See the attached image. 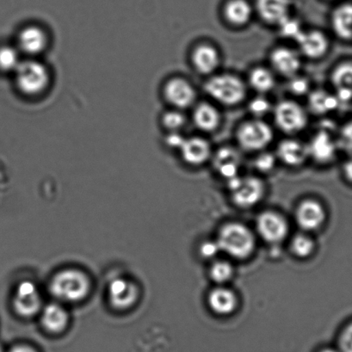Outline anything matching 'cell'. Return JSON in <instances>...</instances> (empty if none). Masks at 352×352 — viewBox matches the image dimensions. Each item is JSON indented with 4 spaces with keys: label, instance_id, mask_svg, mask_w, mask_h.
<instances>
[{
    "label": "cell",
    "instance_id": "obj_1",
    "mask_svg": "<svg viewBox=\"0 0 352 352\" xmlns=\"http://www.w3.org/2000/svg\"><path fill=\"white\" fill-rule=\"evenodd\" d=\"M13 74L20 94L28 98L40 97L51 84L49 68L36 58L23 60Z\"/></svg>",
    "mask_w": 352,
    "mask_h": 352
},
{
    "label": "cell",
    "instance_id": "obj_2",
    "mask_svg": "<svg viewBox=\"0 0 352 352\" xmlns=\"http://www.w3.org/2000/svg\"><path fill=\"white\" fill-rule=\"evenodd\" d=\"M217 241L221 251L236 259L251 257L256 247L254 232L239 222H230L219 231Z\"/></svg>",
    "mask_w": 352,
    "mask_h": 352
},
{
    "label": "cell",
    "instance_id": "obj_3",
    "mask_svg": "<svg viewBox=\"0 0 352 352\" xmlns=\"http://www.w3.org/2000/svg\"><path fill=\"white\" fill-rule=\"evenodd\" d=\"M87 276L77 270L70 269L57 273L51 280L50 292L58 300L76 302L83 300L90 292Z\"/></svg>",
    "mask_w": 352,
    "mask_h": 352
},
{
    "label": "cell",
    "instance_id": "obj_4",
    "mask_svg": "<svg viewBox=\"0 0 352 352\" xmlns=\"http://www.w3.org/2000/svg\"><path fill=\"white\" fill-rule=\"evenodd\" d=\"M204 89L214 100L227 106L240 104L247 96L244 82L231 74L214 75L206 82Z\"/></svg>",
    "mask_w": 352,
    "mask_h": 352
},
{
    "label": "cell",
    "instance_id": "obj_5",
    "mask_svg": "<svg viewBox=\"0 0 352 352\" xmlns=\"http://www.w3.org/2000/svg\"><path fill=\"white\" fill-rule=\"evenodd\" d=\"M228 187L234 204L239 208H251L265 196L264 182L256 177L236 176L228 180Z\"/></svg>",
    "mask_w": 352,
    "mask_h": 352
},
{
    "label": "cell",
    "instance_id": "obj_6",
    "mask_svg": "<svg viewBox=\"0 0 352 352\" xmlns=\"http://www.w3.org/2000/svg\"><path fill=\"white\" fill-rule=\"evenodd\" d=\"M237 141L244 150L249 152L262 151L271 144L274 133L271 126L256 118L240 126L237 131Z\"/></svg>",
    "mask_w": 352,
    "mask_h": 352
},
{
    "label": "cell",
    "instance_id": "obj_7",
    "mask_svg": "<svg viewBox=\"0 0 352 352\" xmlns=\"http://www.w3.org/2000/svg\"><path fill=\"white\" fill-rule=\"evenodd\" d=\"M276 126L287 134H296L303 131L307 124L305 109L298 102L283 100L278 102L274 109Z\"/></svg>",
    "mask_w": 352,
    "mask_h": 352
},
{
    "label": "cell",
    "instance_id": "obj_8",
    "mask_svg": "<svg viewBox=\"0 0 352 352\" xmlns=\"http://www.w3.org/2000/svg\"><path fill=\"white\" fill-rule=\"evenodd\" d=\"M256 227L259 236L270 244L281 243L289 232L286 219L274 211H265L259 214Z\"/></svg>",
    "mask_w": 352,
    "mask_h": 352
},
{
    "label": "cell",
    "instance_id": "obj_9",
    "mask_svg": "<svg viewBox=\"0 0 352 352\" xmlns=\"http://www.w3.org/2000/svg\"><path fill=\"white\" fill-rule=\"evenodd\" d=\"M49 44L46 30L39 25H30L20 30L16 46L23 56L36 58L45 52Z\"/></svg>",
    "mask_w": 352,
    "mask_h": 352
},
{
    "label": "cell",
    "instance_id": "obj_10",
    "mask_svg": "<svg viewBox=\"0 0 352 352\" xmlns=\"http://www.w3.org/2000/svg\"><path fill=\"white\" fill-rule=\"evenodd\" d=\"M167 102L177 109H186L196 100V91L189 81L173 78L166 82L163 90Z\"/></svg>",
    "mask_w": 352,
    "mask_h": 352
},
{
    "label": "cell",
    "instance_id": "obj_11",
    "mask_svg": "<svg viewBox=\"0 0 352 352\" xmlns=\"http://www.w3.org/2000/svg\"><path fill=\"white\" fill-rule=\"evenodd\" d=\"M41 306L42 300L36 285L29 281L19 283L13 300L16 313L22 317H32L39 312Z\"/></svg>",
    "mask_w": 352,
    "mask_h": 352
},
{
    "label": "cell",
    "instance_id": "obj_12",
    "mask_svg": "<svg viewBox=\"0 0 352 352\" xmlns=\"http://www.w3.org/2000/svg\"><path fill=\"white\" fill-rule=\"evenodd\" d=\"M326 210L323 205L316 200H304L296 208V223L306 232L320 229L326 221Z\"/></svg>",
    "mask_w": 352,
    "mask_h": 352
},
{
    "label": "cell",
    "instance_id": "obj_13",
    "mask_svg": "<svg viewBox=\"0 0 352 352\" xmlns=\"http://www.w3.org/2000/svg\"><path fill=\"white\" fill-rule=\"evenodd\" d=\"M138 299V289L134 283L124 278H116L109 283V300L116 309L124 310L134 305Z\"/></svg>",
    "mask_w": 352,
    "mask_h": 352
},
{
    "label": "cell",
    "instance_id": "obj_14",
    "mask_svg": "<svg viewBox=\"0 0 352 352\" xmlns=\"http://www.w3.org/2000/svg\"><path fill=\"white\" fill-rule=\"evenodd\" d=\"M309 155L314 162L327 164L333 162L336 157L338 144L329 132L322 129L317 132L307 144Z\"/></svg>",
    "mask_w": 352,
    "mask_h": 352
},
{
    "label": "cell",
    "instance_id": "obj_15",
    "mask_svg": "<svg viewBox=\"0 0 352 352\" xmlns=\"http://www.w3.org/2000/svg\"><path fill=\"white\" fill-rule=\"evenodd\" d=\"M270 60L276 73L289 78L298 74L302 67L299 54L289 47H276L272 51Z\"/></svg>",
    "mask_w": 352,
    "mask_h": 352
},
{
    "label": "cell",
    "instance_id": "obj_16",
    "mask_svg": "<svg viewBox=\"0 0 352 352\" xmlns=\"http://www.w3.org/2000/svg\"><path fill=\"white\" fill-rule=\"evenodd\" d=\"M295 41L298 44L300 52L309 59H320L329 49V41L319 30L302 32Z\"/></svg>",
    "mask_w": 352,
    "mask_h": 352
},
{
    "label": "cell",
    "instance_id": "obj_17",
    "mask_svg": "<svg viewBox=\"0 0 352 352\" xmlns=\"http://www.w3.org/2000/svg\"><path fill=\"white\" fill-rule=\"evenodd\" d=\"M241 163L240 152L230 146H224L214 153L213 159L214 169L227 180L239 175Z\"/></svg>",
    "mask_w": 352,
    "mask_h": 352
},
{
    "label": "cell",
    "instance_id": "obj_18",
    "mask_svg": "<svg viewBox=\"0 0 352 352\" xmlns=\"http://www.w3.org/2000/svg\"><path fill=\"white\" fill-rule=\"evenodd\" d=\"M179 150L184 162L193 166H199L206 163L212 152L210 142L201 138L186 139Z\"/></svg>",
    "mask_w": 352,
    "mask_h": 352
},
{
    "label": "cell",
    "instance_id": "obj_19",
    "mask_svg": "<svg viewBox=\"0 0 352 352\" xmlns=\"http://www.w3.org/2000/svg\"><path fill=\"white\" fill-rule=\"evenodd\" d=\"M276 157L287 166H300L309 158V148L307 144L296 139L283 140L278 144Z\"/></svg>",
    "mask_w": 352,
    "mask_h": 352
},
{
    "label": "cell",
    "instance_id": "obj_20",
    "mask_svg": "<svg viewBox=\"0 0 352 352\" xmlns=\"http://www.w3.org/2000/svg\"><path fill=\"white\" fill-rule=\"evenodd\" d=\"M238 304L236 294L225 287H217L208 294V305L218 316H230L237 309Z\"/></svg>",
    "mask_w": 352,
    "mask_h": 352
},
{
    "label": "cell",
    "instance_id": "obj_21",
    "mask_svg": "<svg viewBox=\"0 0 352 352\" xmlns=\"http://www.w3.org/2000/svg\"><path fill=\"white\" fill-rule=\"evenodd\" d=\"M256 10L265 23L279 25L289 16L290 0H257Z\"/></svg>",
    "mask_w": 352,
    "mask_h": 352
},
{
    "label": "cell",
    "instance_id": "obj_22",
    "mask_svg": "<svg viewBox=\"0 0 352 352\" xmlns=\"http://www.w3.org/2000/svg\"><path fill=\"white\" fill-rule=\"evenodd\" d=\"M191 60L195 69L198 73L205 75L213 74L221 63V56L218 50L208 44L197 46L193 50Z\"/></svg>",
    "mask_w": 352,
    "mask_h": 352
},
{
    "label": "cell",
    "instance_id": "obj_23",
    "mask_svg": "<svg viewBox=\"0 0 352 352\" xmlns=\"http://www.w3.org/2000/svg\"><path fill=\"white\" fill-rule=\"evenodd\" d=\"M331 83L336 89V97L340 102L352 100V63L338 65L331 75Z\"/></svg>",
    "mask_w": 352,
    "mask_h": 352
},
{
    "label": "cell",
    "instance_id": "obj_24",
    "mask_svg": "<svg viewBox=\"0 0 352 352\" xmlns=\"http://www.w3.org/2000/svg\"><path fill=\"white\" fill-rule=\"evenodd\" d=\"M331 27L340 38L352 40V3H344L334 10L331 19Z\"/></svg>",
    "mask_w": 352,
    "mask_h": 352
},
{
    "label": "cell",
    "instance_id": "obj_25",
    "mask_svg": "<svg viewBox=\"0 0 352 352\" xmlns=\"http://www.w3.org/2000/svg\"><path fill=\"white\" fill-rule=\"evenodd\" d=\"M221 114L214 105L208 102H201L195 109L193 120L197 127L201 131L213 132L221 124Z\"/></svg>",
    "mask_w": 352,
    "mask_h": 352
},
{
    "label": "cell",
    "instance_id": "obj_26",
    "mask_svg": "<svg viewBox=\"0 0 352 352\" xmlns=\"http://www.w3.org/2000/svg\"><path fill=\"white\" fill-rule=\"evenodd\" d=\"M41 321L44 329L49 333H60L67 326V313L63 307L51 303L43 309Z\"/></svg>",
    "mask_w": 352,
    "mask_h": 352
},
{
    "label": "cell",
    "instance_id": "obj_27",
    "mask_svg": "<svg viewBox=\"0 0 352 352\" xmlns=\"http://www.w3.org/2000/svg\"><path fill=\"white\" fill-rule=\"evenodd\" d=\"M224 16L234 26L248 25L252 16V8L247 0H228L224 6Z\"/></svg>",
    "mask_w": 352,
    "mask_h": 352
},
{
    "label": "cell",
    "instance_id": "obj_28",
    "mask_svg": "<svg viewBox=\"0 0 352 352\" xmlns=\"http://www.w3.org/2000/svg\"><path fill=\"white\" fill-rule=\"evenodd\" d=\"M340 104L336 95L324 90L314 91L309 94V105L314 114H327L336 109Z\"/></svg>",
    "mask_w": 352,
    "mask_h": 352
},
{
    "label": "cell",
    "instance_id": "obj_29",
    "mask_svg": "<svg viewBox=\"0 0 352 352\" xmlns=\"http://www.w3.org/2000/svg\"><path fill=\"white\" fill-rule=\"evenodd\" d=\"M249 83L254 91L263 94L275 87L276 78L268 68L258 67L251 71Z\"/></svg>",
    "mask_w": 352,
    "mask_h": 352
},
{
    "label": "cell",
    "instance_id": "obj_30",
    "mask_svg": "<svg viewBox=\"0 0 352 352\" xmlns=\"http://www.w3.org/2000/svg\"><path fill=\"white\" fill-rule=\"evenodd\" d=\"M23 54L18 47L12 45L0 46V72L4 74H14L22 63Z\"/></svg>",
    "mask_w": 352,
    "mask_h": 352
},
{
    "label": "cell",
    "instance_id": "obj_31",
    "mask_svg": "<svg viewBox=\"0 0 352 352\" xmlns=\"http://www.w3.org/2000/svg\"><path fill=\"white\" fill-rule=\"evenodd\" d=\"M290 249L297 258H307L310 257L316 250V243L309 235L296 234L290 243Z\"/></svg>",
    "mask_w": 352,
    "mask_h": 352
},
{
    "label": "cell",
    "instance_id": "obj_32",
    "mask_svg": "<svg viewBox=\"0 0 352 352\" xmlns=\"http://www.w3.org/2000/svg\"><path fill=\"white\" fill-rule=\"evenodd\" d=\"M234 267L230 263L224 261H215L210 269L212 281L218 285H224L230 281L234 276Z\"/></svg>",
    "mask_w": 352,
    "mask_h": 352
},
{
    "label": "cell",
    "instance_id": "obj_33",
    "mask_svg": "<svg viewBox=\"0 0 352 352\" xmlns=\"http://www.w3.org/2000/svg\"><path fill=\"white\" fill-rule=\"evenodd\" d=\"M162 122L164 128L169 132H179L186 125V119L183 113L177 109L166 112L162 116Z\"/></svg>",
    "mask_w": 352,
    "mask_h": 352
},
{
    "label": "cell",
    "instance_id": "obj_34",
    "mask_svg": "<svg viewBox=\"0 0 352 352\" xmlns=\"http://www.w3.org/2000/svg\"><path fill=\"white\" fill-rule=\"evenodd\" d=\"M278 26L282 36L287 37V38L296 40L300 34L303 32L300 23L297 20L290 18V16L280 23Z\"/></svg>",
    "mask_w": 352,
    "mask_h": 352
},
{
    "label": "cell",
    "instance_id": "obj_35",
    "mask_svg": "<svg viewBox=\"0 0 352 352\" xmlns=\"http://www.w3.org/2000/svg\"><path fill=\"white\" fill-rule=\"evenodd\" d=\"M278 157L273 153L263 152L254 160V166L259 172L267 173L275 168Z\"/></svg>",
    "mask_w": 352,
    "mask_h": 352
},
{
    "label": "cell",
    "instance_id": "obj_36",
    "mask_svg": "<svg viewBox=\"0 0 352 352\" xmlns=\"http://www.w3.org/2000/svg\"><path fill=\"white\" fill-rule=\"evenodd\" d=\"M248 109L255 118L261 119L271 111V102L265 98L257 97L249 102Z\"/></svg>",
    "mask_w": 352,
    "mask_h": 352
},
{
    "label": "cell",
    "instance_id": "obj_37",
    "mask_svg": "<svg viewBox=\"0 0 352 352\" xmlns=\"http://www.w3.org/2000/svg\"><path fill=\"white\" fill-rule=\"evenodd\" d=\"M289 91L297 96H302L309 91L310 84L306 78L300 77L298 74L290 78L289 84Z\"/></svg>",
    "mask_w": 352,
    "mask_h": 352
},
{
    "label": "cell",
    "instance_id": "obj_38",
    "mask_svg": "<svg viewBox=\"0 0 352 352\" xmlns=\"http://www.w3.org/2000/svg\"><path fill=\"white\" fill-rule=\"evenodd\" d=\"M221 248L219 247L217 241H207L203 242L199 248V254L201 258L206 259H212L221 252Z\"/></svg>",
    "mask_w": 352,
    "mask_h": 352
},
{
    "label": "cell",
    "instance_id": "obj_39",
    "mask_svg": "<svg viewBox=\"0 0 352 352\" xmlns=\"http://www.w3.org/2000/svg\"><path fill=\"white\" fill-rule=\"evenodd\" d=\"M340 143L342 148L352 155V121L348 122L341 129Z\"/></svg>",
    "mask_w": 352,
    "mask_h": 352
},
{
    "label": "cell",
    "instance_id": "obj_40",
    "mask_svg": "<svg viewBox=\"0 0 352 352\" xmlns=\"http://www.w3.org/2000/svg\"><path fill=\"white\" fill-rule=\"evenodd\" d=\"M340 352H352V323L344 328L338 340Z\"/></svg>",
    "mask_w": 352,
    "mask_h": 352
},
{
    "label": "cell",
    "instance_id": "obj_41",
    "mask_svg": "<svg viewBox=\"0 0 352 352\" xmlns=\"http://www.w3.org/2000/svg\"><path fill=\"white\" fill-rule=\"evenodd\" d=\"M184 141H186V138L180 135L179 132H170L166 138V145L174 149H180Z\"/></svg>",
    "mask_w": 352,
    "mask_h": 352
},
{
    "label": "cell",
    "instance_id": "obj_42",
    "mask_svg": "<svg viewBox=\"0 0 352 352\" xmlns=\"http://www.w3.org/2000/svg\"><path fill=\"white\" fill-rule=\"evenodd\" d=\"M343 170L346 179L352 183V158L344 164Z\"/></svg>",
    "mask_w": 352,
    "mask_h": 352
},
{
    "label": "cell",
    "instance_id": "obj_43",
    "mask_svg": "<svg viewBox=\"0 0 352 352\" xmlns=\"http://www.w3.org/2000/svg\"><path fill=\"white\" fill-rule=\"evenodd\" d=\"M10 352H36L33 348L27 346V345H19L12 348Z\"/></svg>",
    "mask_w": 352,
    "mask_h": 352
},
{
    "label": "cell",
    "instance_id": "obj_44",
    "mask_svg": "<svg viewBox=\"0 0 352 352\" xmlns=\"http://www.w3.org/2000/svg\"><path fill=\"white\" fill-rule=\"evenodd\" d=\"M318 352H340V351L335 350V349H331V348H324V349H322V350H320V351H318Z\"/></svg>",
    "mask_w": 352,
    "mask_h": 352
},
{
    "label": "cell",
    "instance_id": "obj_45",
    "mask_svg": "<svg viewBox=\"0 0 352 352\" xmlns=\"http://www.w3.org/2000/svg\"><path fill=\"white\" fill-rule=\"evenodd\" d=\"M0 352H4V351H3V348H2L1 345H0Z\"/></svg>",
    "mask_w": 352,
    "mask_h": 352
}]
</instances>
